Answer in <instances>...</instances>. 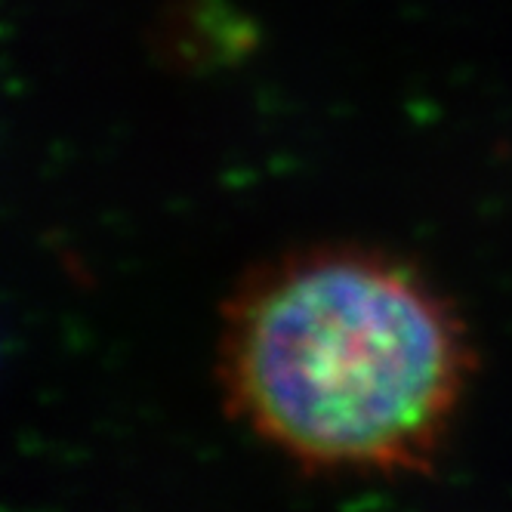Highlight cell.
<instances>
[{
  "label": "cell",
  "mask_w": 512,
  "mask_h": 512,
  "mask_svg": "<svg viewBox=\"0 0 512 512\" xmlns=\"http://www.w3.org/2000/svg\"><path fill=\"white\" fill-rule=\"evenodd\" d=\"M472 374L475 346L454 300L389 250H290L250 269L223 303L226 408L306 469H429Z\"/></svg>",
  "instance_id": "1"
}]
</instances>
